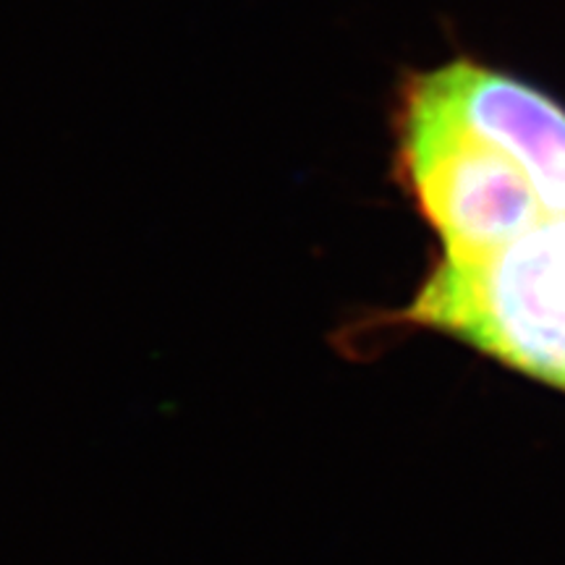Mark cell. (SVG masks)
Masks as SVG:
<instances>
[{
  "label": "cell",
  "mask_w": 565,
  "mask_h": 565,
  "mask_svg": "<svg viewBox=\"0 0 565 565\" xmlns=\"http://www.w3.org/2000/svg\"><path fill=\"white\" fill-rule=\"evenodd\" d=\"M406 103L505 152L529 175L547 215H565V110L547 95L508 74L456 61L416 76Z\"/></svg>",
  "instance_id": "3957f363"
},
{
  "label": "cell",
  "mask_w": 565,
  "mask_h": 565,
  "mask_svg": "<svg viewBox=\"0 0 565 565\" xmlns=\"http://www.w3.org/2000/svg\"><path fill=\"white\" fill-rule=\"evenodd\" d=\"M406 317L565 391V215L484 257H443Z\"/></svg>",
  "instance_id": "6da1fadb"
},
{
  "label": "cell",
  "mask_w": 565,
  "mask_h": 565,
  "mask_svg": "<svg viewBox=\"0 0 565 565\" xmlns=\"http://www.w3.org/2000/svg\"><path fill=\"white\" fill-rule=\"evenodd\" d=\"M401 171L419 210L440 233L445 257L503 249L545 221L529 175L471 131L404 100Z\"/></svg>",
  "instance_id": "7a4b0ae2"
}]
</instances>
